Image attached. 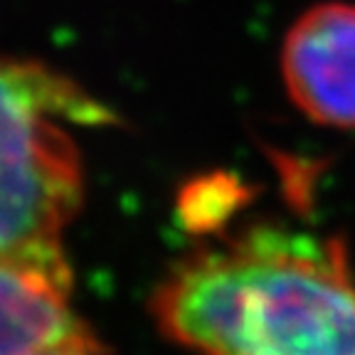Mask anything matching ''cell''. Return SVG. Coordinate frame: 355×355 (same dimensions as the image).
Listing matches in <instances>:
<instances>
[{"label": "cell", "mask_w": 355, "mask_h": 355, "mask_svg": "<svg viewBox=\"0 0 355 355\" xmlns=\"http://www.w3.org/2000/svg\"><path fill=\"white\" fill-rule=\"evenodd\" d=\"M153 316L198 355H355V272L340 239L259 225L178 261Z\"/></svg>", "instance_id": "cell-1"}, {"label": "cell", "mask_w": 355, "mask_h": 355, "mask_svg": "<svg viewBox=\"0 0 355 355\" xmlns=\"http://www.w3.org/2000/svg\"><path fill=\"white\" fill-rule=\"evenodd\" d=\"M104 109L35 62L0 60V261L67 259L62 232L82 202V161L67 123Z\"/></svg>", "instance_id": "cell-2"}, {"label": "cell", "mask_w": 355, "mask_h": 355, "mask_svg": "<svg viewBox=\"0 0 355 355\" xmlns=\"http://www.w3.org/2000/svg\"><path fill=\"white\" fill-rule=\"evenodd\" d=\"M288 96L326 126H355V6L323 3L288 30L282 50Z\"/></svg>", "instance_id": "cell-3"}, {"label": "cell", "mask_w": 355, "mask_h": 355, "mask_svg": "<svg viewBox=\"0 0 355 355\" xmlns=\"http://www.w3.org/2000/svg\"><path fill=\"white\" fill-rule=\"evenodd\" d=\"M67 259L0 261V355H47L94 345L69 306Z\"/></svg>", "instance_id": "cell-4"}, {"label": "cell", "mask_w": 355, "mask_h": 355, "mask_svg": "<svg viewBox=\"0 0 355 355\" xmlns=\"http://www.w3.org/2000/svg\"><path fill=\"white\" fill-rule=\"evenodd\" d=\"M47 355H104L101 353V345H79V348H64V350H55V353H47Z\"/></svg>", "instance_id": "cell-5"}]
</instances>
